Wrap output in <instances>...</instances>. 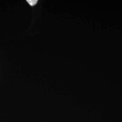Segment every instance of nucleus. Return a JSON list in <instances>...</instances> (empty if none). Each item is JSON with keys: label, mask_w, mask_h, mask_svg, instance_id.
I'll return each instance as SVG.
<instances>
[{"label": "nucleus", "mask_w": 122, "mask_h": 122, "mask_svg": "<svg viewBox=\"0 0 122 122\" xmlns=\"http://www.w3.org/2000/svg\"><path fill=\"white\" fill-rule=\"evenodd\" d=\"M27 2L31 6H34L37 4V0H27Z\"/></svg>", "instance_id": "nucleus-1"}]
</instances>
